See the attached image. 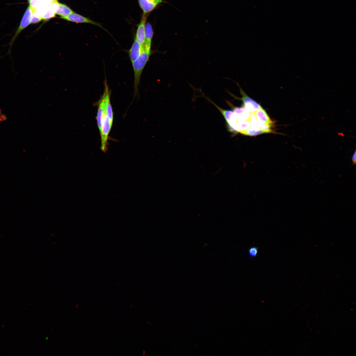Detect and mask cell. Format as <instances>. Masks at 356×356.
<instances>
[{
	"label": "cell",
	"mask_w": 356,
	"mask_h": 356,
	"mask_svg": "<svg viewBox=\"0 0 356 356\" xmlns=\"http://www.w3.org/2000/svg\"><path fill=\"white\" fill-rule=\"evenodd\" d=\"M127 63V35L123 26L115 23L107 38L103 40L90 67L74 108L67 115L57 139L32 176L38 184V195L31 211L32 216H41L44 197L51 185V178L54 177L57 168L74 144L78 135L124 94Z\"/></svg>",
	"instance_id": "obj_1"
},
{
	"label": "cell",
	"mask_w": 356,
	"mask_h": 356,
	"mask_svg": "<svg viewBox=\"0 0 356 356\" xmlns=\"http://www.w3.org/2000/svg\"><path fill=\"white\" fill-rule=\"evenodd\" d=\"M243 72L293 89L356 92L355 76L297 51L268 64L244 65Z\"/></svg>",
	"instance_id": "obj_2"
},
{
	"label": "cell",
	"mask_w": 356,
	"mask_h": 356,
	"mask_svg": "<svg viewBox=\"0 0 356 356\" xmlns=\"http://www.w3.org/2000/svg\"><path fill=\"white\" fill-rule=\"evenodd\" d=\"M294 51L292 44L267 23L235 13L229 38L220 53L244 65H264Z\"/></svg>",
	"instance_id": "obj_3"
},
{
	"label": "cell",
	"mask_w": 356,
	"mask_h": 356,
	"mask_svg": "<svg viewBox=\"0 0 356 356\" xmlns=\"http://www.w3.org/2000/svg\"><path fill=\"white\" fill-rule=\"evenodd\" d=\"M198 36L200 32L193 22L173 15L147 32L141 38V47L152 65L168 78H173Z\"/></svg>",
	"instance_id": "obj_4"
},
{
	"label": "cell",
	"mask_w": 356,
	"mask_h": 356,
	"mask_svg": "<svg viewBox=\"0 0 356 356\" xmlns=\"http://www.w3.org/2000/svg\"><path fill=\"white\" fill-rule=\"evenodd\" d=\"M118 23L124 32L141 38L153 26L176 15L169 0H114Z\"/></svg>",
	"instance_id": "obj_5"
},
{
	"label": "cell",
	"mask_w": 356,
	"mask_h": 356,
	"mask_svg": "<svg viewBox=\"0 0 356 356\" xmlns=\"http://www.w3.org/2000/svg\"><path fill=\"white\" fill-rule=\"evenodd\" d=\"M127 35L128 63L124 94L144 95L163 86L168 76L147 58L141 47V38Z\"/></svg>",
	"instance_id": "obj_6"
},
{
	"label": "cell",
	"mask_w": 356,
	"mask_h": 356,
	"mask_svg": "<svg viewBox=\"0 0 356 356\" xmlns=\"http://www.w3.org/2000/svg\"><path fill=\"white\" fill-rule=\"evenodd\" d=\"M219 0H169L173 11L178 16L194 22Z\"/></svg>",
	"instance_id": "obj_7"
}]
</instances>
